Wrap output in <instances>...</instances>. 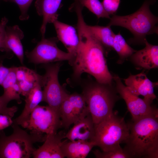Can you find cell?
<instances>
[{"mask_svg": "<svg viewBox=\"0 0 158 158\" xmlns=\"http://www.w3.org/2000/svg\"><path fill=\"white\" fill-rule=\"evenodd\" d=\"M82 10H76V29L79 43L76 54L71 65L73 78L79 80L83 73L94 77L98 82L112 84L113 76L109 71L105 55L107 54L101 44L92 34L85 22Z\"/></svg>", "mask_w": 158, "mask_h": 158, "instance_id": "cell-1", "label": "cell"}, {"mask_svg": "<svg viewBox=\"0 0 158 158\" xmlns=\"http://www.w3.org/2000/svg\"><path fill=\"white\" fill-rule=\"evenodd\" d=\"M158 114L128 124L130 133L123 149L130 158H157Z\"/></svg>", "mask_w": 158, "mask_h": 158, "instance_id": "cell-2", "label": "cell"}, {"mask_svg": "<svg viewBox=\"0 0 158 158\" xmlns=\"http://www.w3.org/2000/svg\"><path fill=\"white\" fill-rule=\"evenodd\" d=\"M89 79L83 83L82 94L95 124L114 114L113 108L119 97L112 84Z\"/></svg>", "mask_w": 158, "mask_h": 158, "instance_id": "cell-3", "label": "cell"}, {"mask_svg": "<svg viewBox=\"0 0 158 158\" xmlns=\"http://www.w3.org/2000/svg\"><path fill=\"white\" fill-rule=\"evenodd\" d=\"M154 0L145 1L141 7L131 14L120 16L113 15L110 18L107 25L118 26L129 30L133 35L130 41L143 44L147 35L158 34V17L154 16L150 9V5Z\"/></svg>", "mask_w": 158, "mask_h": 158, "instance_id": "cell-4", "label": "cell"}, {"mask_svg": "<svg viewBox=\"0 0 158 158\" xmlns=\"http://www.w3.org/2000/svg\"><path fill=\"white\" fill-rule=\"evenodd\" d=\"M11 126L13 132L10 135L0 131V158H30L35 149L34 143L44 142L47 136L29 133L13 122Z\"/></svg>", "mask_w": 158, "mask_h": 158, "instance_id": "cell-5", "label": "cell"}, {"mask_svg": "<svg viewBox=\"0 0 158 158\" xmlns=\"http://www.w3.org/2000/svg\"><path fill=\"white\" fill-rule=\"evenodd\" d=\"M129 133L128 124L123 118L114 113L110 117L94 124V135L91 141L102 151L107 152L119 147L121 143H125Z\"/></svg>", "mask_w": 158, "mask_h": 158, "instance_id": "cell-6", "label": "cell"}, {"mask_svg": "<svg viewBox=\"0 0 158 158\" xmlns=\"http://www.w3.org/2000/svg\"><path fill=\"white\" fill-rule=\"evenodd\" d=\"M22 126L30 133L41 136L55 133L62 127L59 112L48 105H38Z\"/></svg>", "mask_w": 158, "mask_h": 158, "instance_id": "cell-7", "label": "cell"}, {"mask_svg": "<svg viewBox=\"0 0 158 158\" xmlns=\"http://www.w3.org/2000/svg\"><path fill=\"white\" fill-rule=\"evenodd\" d=\"M61 65V62L43 65L45 73L43 75L42 101L59 112L62 102L69 94L59 81L58 74Z\"/></svg>", "mask_w": 158, "mask_h": 158, "instance_id": "cell-8", "label": "cell"}, {"mask_svg": "<svg viewBox=\"0 0 158 158\" xmlns=\"http://www.w3.org/2000/svg\"><path fill=\"white\" fill-rule=\"evenodd\" d=\"M59 41L57 37L42 38L32 51L25 52L29 61L37 64L68 61L71 65L74 60L73 56L70 53L65 52L58 47L57 43Z\"/></svg>", "mask_w": 158, "mask_h": 158, "instance_id": "cell-9", "label": "cell"}, {"mask_svg": "<svg viewBox=\"0 0 158 158\" xmlns=\"http://www.w3.org/2000/svg\"><path fill=\"white\" fill-rule=\"evenodd\" d=\"M113 77L117 92L125 102L133 121L150 115L158 114L157 109L152 105V101L144 98L141 99L132 93L123 85L117 75H115Z\"/></svg>", "mask_w": 158, "mask_h": 158, "instance_id": "cell-10", "label": "cell"}, {"mask_svg": "<svg viewBox=\"0 0 158 158\" xmlns=\"http://www.w3.org/2000/svg\"><path fill=\"white\" fill-rule=\"evenodd\" d=\"M124 80L127 87L133 94L138 96L142 95L144 98L152 101L156 98L154 88L157 86L158 82H152L144 72L131 74Z\"/></svg>", "mask_w": 158, "mask_h": 158, "instance_id": "cell-11", "label": "cell"}, {"mask_svg": "<svg viewBox=\"0 0 158 158\" xmlns=\"http://www.w3.org/2000/svg\"><path fill=\"white\" fill-rule=\"evenodd\" d=\"M66 133L61 131L54 134L47 135L43 144L35 149L32 154L34 158H63L61 146Z\"/></svg>", "mask_w": 158, "mask_h": 158, "instance_id": "cell-12", "label": "cell"}, {"mask_svg": "<svg viewBox=\"0 0 158 158\" xmlns=\"http://www.w3.org/2000/svg\"><path fill=\"white\" fill-rule=\"evenodd\" d=\"M52 23L55 27L58 39L63 44L68 52L73 56L74 61L79 43L77 29L57 19L55 20Z\"/></svg>", "mask_w": 158, "mask_h": 158, "instance_id": "cell-13", "label": "cell"}, {"mask_svg": "<svg viewBox=\"0 0 158 158\" xmlns=\"http://www.w3.org/2000/svg\"><path fill=\"white\" fill-rule=\"evenodd\" d=\"M144 48L136 51L130 57V60L138 69L150 70L158 67V46L149 43L146 39Z\"/></svg>", "mask_w": 158, "mask_h": 158, "instance_id": "cell-14", "label": "cell"}, {"mask_svg": "<svg viewBox=\"0 0 158 158\" xmlns=\"http://www.w3.org/2000/svg\"><path fill=\"white\" fill-rule=\"evenodd\" d=\"M24 37L23 32L18 25L6 26L4 46L1 51L6 53L12 51L22 64L23 62L24 52L21 40Z\"/></svg>", "mask_w": 158, "mask_h": 158, "instance_id": "cell-15", "label": "cell"}, {"mask_svg": "<svg viewBox=\"0 0 158 158\" xmlns=\"http://www.w3.org/2000/svg\"><path fill=\"white\" fill-rule=\"evenodd\" d=\"M73 124L66 133L65 138L71 141L92 140L94 133V124L90 113Z\"/></svg>", "mask_w": 158, "mask_h": 158, "instance_id": "cell-16", "label": "cell"}, {"mask_svg": "<svg viewBox=\"0 0 158 158\" xmlns=\"http://www.w3.org/2000/svg\"><path fill=\"white\" fill-rule=\"evenodd\" d=\"M62 0H37L35 5L38 15L43 18L40 28L42 38L44 37L46 26L57 19L58 11Z\"/></svg>", "mask_w": 158, "mask_h": 158, "instance_id": "cell-17", "label": "cell"}, {"mask_svg": "<svg viewBox=\"0 0 158 158\" xmlns=\"http://www.w3.org/2000/svg\"><path fill=\"white\" fill-rule=\"evenodd\" d=\"M42 87L40 83H36L25 97V104L23 110L18 117L13 120V123L22 126L28 120L31 112L42 101L43 94Z\"/></svg>", "mask_w": 158, "mask_h": 158, "instance_id": "cell-18", "label": "cell"}, {"mask_svg": "<svg viewBox=\"0 0 158 158\" xmlns=\"http://www.w3.org/2000/svg\"><path fill=\"white\" fill-rule=\"evenodd\" d=\"M95 146L93 141H71L67 139L62 141L61 149L64 157L85 158Z\"/></svg>", "mask_w": 158, "mask_h": 158, "instance_id": "cell-19", "label": "cell"}, {"mask_svg": "<svg viewBox=\"0 0 158 158\" xmlns=\"http://www.w3.org/2000/svg\"><path fill=\"white\" fill-rule=\"evenodd\" d=\"M10 68L9 72L1 85L4 92L1 97L7 104L12 100H15L18 104H20L22 102L20 96L21 93L16 80V67Z\"/></svg>", "mask_w": 158, "mask_h": 158, "instance_id": "cell-20", "label": "cell"}, {"mask_svg": "<svg viewBox=\"0 0 158 158\" xmlns=\"http://www.w3.org/2000/svg\"><path fill=\"white\" fill-rule=\"evenodd\" d=\"M90 32L95 38L101 44L107 53L113 49L115 34L110 26L88 25Z\"/></svg>", "mask_w": 158, "mask_h": 158, "instance_id": "cell-21", "label": "cell"}, {"mask_svg": "<svg viewBox=\"0 0 158 158\" xmlns=\"http://www.w3.org/2000/svg\"><path fill=\"white\" fill-rule=\"evenodd\" d=\"M68 97L73 107L75 123L84 118L90 113L82 94L74 93L69 94Z\"/></svg>", "mask_w": 158, "mask_h": 158, "instance_id": "cell-22", "label": "cell"}, {"mask_svg": "<svg viewBox=\"0 0 158 158\" xmlns=\"http://www.w3.org/2000/svg\"><path fill=\"white\" fill-rule=\"evenodd\" d=\"M113 49L119 56L117 63L122 64L124 61L136 51L130 47L120 32L114 36Z\"/></svg>", "mask_w": 158, "mask_h": 158, "instance_id": "cell-23", "label": "cell"}, {"mask_svg": "<svg viewBox=\"0 0 158 158\" xmlns=\"http://www.w3.org/2000/svg\"><path fill=\"white\" fill-rule=\"evenodd\" d=\"M68 95L62 102L59 108L62 127L65 128H68L75 123L73 106L68 98Z\"/></svg>", "mask_w": 158, "mask_h": 158, "instance_id": "cell-24", "label": "cell"}, {"mask_svg": "<svg viewBox=\"0 0 158 158\" xmlns=\"http://www.w3.org/2000/svg\"><path fill=\"white\" fill-rule=\"evenodd\" d=\"M17 81H25L33 83H40L42 87L44 76L24 66L16 67Z\"/></svg>", "mask_w": 158, "mask_h": 158, "instance_id": "cell-25", "label": "cell"}, {"mask_svg": "<svg viewBox=\"0 0 158 158\" xmlns=\"http://www.w3.org/2000/svg\"><path fill=\"white\" fill-rule=\"evenodd\" d=\"M74 2L83 8L85 7L95 14L98 18L110 19L109 15L104 10L99 0H74Z\"/></svg>", "mask_w": 158, "mask_h": 158, "instance_id": "cell-26", "label": "cell"}, {"mask_svg": "<svg viewBox=\"0 0 158 158\" xmlns=\"http://www.w3.org/2000/svg\"><path fill=\"white\" fill-rule=\"evenodd\" d=\"M95 157L97 158H129V155L121 146L107 152H101L98 150L93 151Z\"/></svg>", "mask_w": 158, "mask_h": 158, "instance_id": "cell-27", "label": "cell"}, {"mask_svg": "<svg viewBox=\"0 0 158 158\" xmlns=\"http://www.w3.org/2000/svg\"><path fill=\"white\" fill-rule=\"evenodd\" d=\"M6 2H11L16 4L18 6L20 12L19 19L24 20L28 19L29 16L28 11L33 0H1Z\"/></svg>", "mask_w": 158, "mask_h": 158, "instance_id": "cell-28", "label": "cell"}, {"mask_svg": "<svg viewBox=\"0 0 158 158\" xmlns=\"http://www.w3.org/2000/svg\"><path fill=\"white\" fill-rule=\"evenodd\" d=\"M120 0H103L102 3L105 11L110 15H114L119 6Z\"/></svg>", "mask_w": 158, "mask_h": 158, "instance_id": "cell-29", "label": "cell"}, {"mask_svg": "<svg viewBox=\"0 0 158 158\" xmlns=\"http://www.w3.org/2000/svg\"><path fill=\"white\" fill-rule=\"evenodd\" d=\"M7 105L0 96V114L7 115L13 117L17 111L18 108L16 106L7 107Z\"/></svg>", "mask_w": 158, "mask_h": 158, "instance_id": "cell-30", "label": "cell"}, {"mask_svg": "<svg viewBox=\"0 0 158 158\" xmlns=\"http://www.w3.org/2000/svg\"><path fill=\"white\" fill-rule=\"evenodd\" d=\"M17 82L20 88L21 95L25 97L32 90L36 84L38 83H35L23 81Z\"/></svg>", "mask_w": 158, "mask_h": 158, "instance_id": "cell-31", "label": "cell"}, {"mask_svg": "<svg viewBox=\"0 0 158 158\" xmlns=\"http://www.w3.org/2000/svg\"><path fill=\"white\" fill-rule=\"evenodd\" d=\"M7 18H2L0 22V50L2 51L3 47L5 37L6 28L8 22Z\"/></svg>", "mask_w": 158, "mask_h": 158, "instance_id": "cell-32", "label": "cell"}, {"mask_svg": "<svg viewBox=\"0 0 158 158\" xmlns=\"http://www.w3.org/2000/svg\"><path fill=\"white\" fill-rule=\"evenodd\" d=\"M12 118L7 115L0 114V131L12 125L13 122Z\"/></svg>", "mask_w": 158, "mask_h": 158, "instance_id": "cell-33", "label": "cell"}, {"mask_svg": "<svg viewBox=\"0 0 158 158\" xmlns=\"http://www.w3.org/2000/svg\"><path fill=\"white\" fill-rule=\"evenodd\" d=\"M10 68L4 66L3 64L2 61H0V85L1 86L4 80L8 74Z\"/></svg>", "mask_w": 158, "mask_h": 158, "instance_id": "cell-34", "label": "cell"}, {"mask_svg": "<svg viewBox=\"0 0 158 158\" xmlns=\"http://www.w3.org/2000/svg\"><path fill=\"white\" fill-rule=\"evenodd\" d=\"M11 55L10 53H6L5 54L0 56V61H3L4 59L11 56Z\"/></svg>", "mask_w": 158, "mask_h": 158, "instance_id": "cell-35", "label": "cell"}, {"mask_svg": "<svg viewBox=\"0 0 158 158\" xmlns=\"http://www.w3.org/2000/svg\"></svg>", "mask_w": 158, "mask_h": 158, "instance_id": "cell-36", "label": "cell"}]
</instances>
